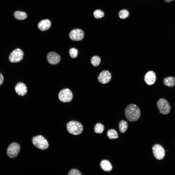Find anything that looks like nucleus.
<instances>
[{
  "label": "nucleus",
  "mask_w": 175,
  "mask_h": 175,
  "mask_svg": "<svg viewBox=\"0 0 175 175\" xmlns=\"http://www.w3.org/2000/svg\"><path fill=\"white\" fill-rule=\"evenodd\" d=\"M124 114L128 120L129 121L134 122L139 119L141 113L140 108L136 105L131 104L125 108Z\"/></svg>",
  "instance_id": "nucleus-1"
},
{
  "label": "nucleus",
  "mask_w": 175,
  "mask_h": 175,
  "mask_svg": "<svg viewBox=\"0 0 175 175\" xmlns=\"http://www.w3.org/2000/svg\"><path fill=\"white\" fill-rule=\"evenodd\" d=\"M68 131L74 135H78L83 131V127L79 122L75 121H71L68 122L66 125Z\"/></svg>",
  "instance_id": "nucleus-2"
},
{
  "label": "nucleus",
  "mask_w": 175,
  "mask_h": 175,
  "mask_svg": "<svg viewBox=\"0 0 175 175\" xmlns=\"http://www.w3.org/2000/svg\"><path fill=\"white\" fill-rule=\"evenodd\" d=\"M32 141L33 144L35 147L41 150H44L49 147L47 140L41 135L33 137Z\"/></svg>",
  "instance_id": "nucleus-3"
},
{
  "label": "nucleus",
  "mask_w": 175,
  "mask_h": 175,
  "mask_svg": "<svg viewBox=\"0 0 175 175\" xmlns=\"http://www.w3.org/2000/svg\"><path fill=\"white\" fill-rule=\"evenodd\" d=\"M157 106L160 113L164 114H167L169 113L171 107L168 101L163 98L159 99L157 102Z\"/></svg>",
  "instance_id": "nucleus-4"
},
{
  "label": "nucleus",
  "mask_w": 175,
  "mask_h": 175,
  "mask_svg": "<svg viewBox=\"0 0 175 175\" xmlns=\"http://www.w3.org/2000/svg\"><path fill=\"white\" fill-rule=\"evenodd\" d=\"M24 53L19 48H16L13 50L10 54L9 57V61L13 63L20 61L23 59Z\"/></svg>",
  "instance_id": "nucleus-5"
},
{
  "label": "nucleus",
  "mask_w": 175,
  "mask_h": 175,
  "mask_svg": "<svg viewBox=\"0 0 175 175\" xmlns=\"http://www.w3.org/2000/svg\"><path fill=\"white\" fill-rule=\"evenodd\" d=\"M20 147L18 143L14 142L11 143L7 149V153L10 158H13L16 157L20 150Z\"/></svg>",
  "instance_id": "nucleus-6"
},
{
  "label": "nucleus",
  "mask_w": 175,
  "mask_h": 175,
  "mask_svg": "<svg viewBox=\"0 0 175 175\" xmlns=\"http://www.w3.org/2000/svg\"><path fill=\"white\" fill-rule=\"evenodd\" d=\"M58 98L59 100L61 102H68L72 100L73 95L69 89L65 88L61 90L59 93Z\"/></svg>",
  "instance_id": "nucleus-7"
},
{
  "label": "nucleus",
  "mask_w": 175,
  "mask_h": 175,
  "mask_svg": "<svg viewBox=\"0 0 175 175\" xmlns=\"http://www.w3.org/2000/svg\"><path fill=\"white\" fill-rule=\"evenodd\" d=\"M154 156L157 159H163L165 156V151L163 148L158 144L154 145L152 147Z\"/></svg>",
  "instance_id": "nucleus-8"
},
{
  "label": "nucleus",
  "mask_w": 175,
  "mask_h": 175,
  "mask_svg": "<svg viewBox=\"0 0 175 175\" xmlns=\"http://www.w3.org/2000/svg\"><path fill=\"white\" fill-rule=\"evenodd\" d=\"M84 33L83 31L79 29L72 30L69 34L70 38L72 40L79 41L82 40L84 37Z\"/></svg>",
  "instance_id": "nucleus-9"
},
{
  "label": "nucleus",
  "mask_w": 175,
  "mask_h": 175,
  "mask_svg": "<svg viewBox=\"0 0 175 175\" xmlns=\"http://www.w3.org/2000/svg\"><path fill=\"white\" fill-rule=\"evenodd\" d=\"M112 77L111 73L108 71L104 70L102 71L97 77L98 81L103 84H105L109 82Z\"/></svg>",
  "instance_id": "nucleus-10"
},
{
  "label": "nucleus",
  "mask_w": 175,
  "mask_h": 175,
  "mask_svg": "<svg viewBox=\"0 0 175 175\" xmlns=\"http://www.w3.org/2000/svg\"><path fill=\"white\" fill-rule=\"evenodd\" d=\"M46 58L48 62L52 65L58 64L61 60L60 56L57 53L53 52L48 53L47 54Z\"/></svg>",
  "instance_id": "nucleus-11"
},
{
  "label": "nucleus",
  "mask_w": 175,
  "mask_h": 175,
  "mask_svg": "<svg viewBox=\"0 0 175 175\" xmlns=\"http://www.w3.org/2000/svg\"><path fill=\"white\" fill-rule=\"evenodd\" d=\"M144 80L146 83L149 85L153 84L156 80V76L155 73L153 71H150L145 74Z\"/></svg>",
  "instance_id": "nucleus-12"
},
{
  "label": "nucleus",
  "mask_w": 175,
  "mask_h": 175,
  "mask_svg": "<svg viewBox=\"0 0 175 175\" xmlns=\"http://www.w3.org/2000/svg\"><path fill=\"white\" fill-rule=\"evenodd\" d=\"M16 93L18 95L23 96L25 95L27 91L26 85L24 83L20 82L17 83L15 88Z\"/></svg>",
  "instance_id": "nucleus-13"
},
{
  "label": "nucleus",
  "mask_w": 175,
  "mask_h": 175,
  "mask_svg": "<svg viewBox=\"0 0 175 175\" xmlns=\"http://www.w3.org/2000/svg\"><path fill=\"white\" fill-rule=\"evenodd\" d=\"M51 23L48 19H44L40 21L38 25V27L41 31H44L48 29L50 27Z\"/></svg>",
  "instance_id": "nucleus-14"
},
{
  "label": "nucleus",
  "mask_w": 175,
  "mask_h": 175,
  "mask_svg": "<svg viewBox=\"0 0 175 175\" xmlns=\"http://www.w3.org/2000/svg\"><path fill=\"white\" fill-rule=\"evenodd\" d=\"M100 165L101 168L105 171L109 172L112 169V167L110 163L107 160H102L101 162Z\"/></svg>",
  "instance_id": "nucleus-15"
},
{
  "label": "nucleus",
  "mask_w": 175,
  "mask_h": 175,
  "mask_svg": "<svg viewBox=\"0 0 175 175\" xmlns=\"http://www.w3.org/2000/svg\"><path fill=\"white\" fill-rule=\"evenodd\" d=\"M163 83L166 86L173 87L175 85V78L172 77L165 78L163 80Z\"/></svg>",
  "instance_id": "nucleus-16"
},
{
  "label": "nucleus",
  "mask_w": 175,
  "mask_h": 175,
  "mask_svg": "<svg viewBox=\"0 0 175 175\" xmlns=\"http://www.w3.org/2000/svg\"><path fill=\"white\" fill-rule=\"evenodd\" d=\"M14 17L19 20H23L26 19L27 17L26 14L24 12L16 11L14 14Z\"/></svg>",
  "instance_id": "nucleus-17"
},
{
  "label": "nucleus",
  "mask_w": 175,
  "mask_h": 175,
  "mask_svg": "<svg viewBox=\"0 0 175 175\" xmlns=\"http://www.w3.org/2000/svg\"><path fill=\"white\" fill-rule=\"evenodd\" d=\"M128 127L127 122L125 120H122L120 121L119 124V128L120 131L123 133L127 131Z\"/></svg>",
  "instance_id": "nucleus-18"
},
{
  "label": "nucleus",
  "mask_w": 175,
  "mask_h": 175,
  "mask_svg": "<svg viewBox=\"0 0 175 175\" xmlns=\"http://www.w3.org/2000/svg\"><path fill=\"white\" fill-rule=\"evenodd\" d=\"M107 135L109 138L111 139H116L119 137L117 131L112 129L109 130L107 131Z\"/></svg>",
  "instance_id": "nucleus-19"
},
{
  "label": "nucleus",
  "mask_w": 175,
  "mask_h": 175,
  "mask_svg": "<svg viewBox=\"0 0 175 175\" xmlns=\"http://www.w3.org/2000/svg\"><path fill=\"white\" fill-rule=\"evenodd\" d=\"M90 61L91 63L93 66L96 67L98 66L100 63L101 59L99 56L95 55L91 58Z\"/></svg>",
  "instance_id": "nucleus-20"
},
{
  "label": "nucleus",
  "mask_w": 175,
  "mask_h": 175,
  "mask_svg": "<svg viewBox=\"0 0 175 175\" xmlns=\"http://www.w3.org/2000/svg\"><path fill=\"white\" fill-rule=\"evenodd\" d=\"M104 125L101 123H96L94 127L95 132L96 133L100 134L104 131Z\"/></svg>",
  "instance_id": "nucleus-21"
},
{
  "label": "nucleus",
  "mask_w": 175,
  "mask_h": 175,
  "mask_svg": "<svg viewBox=\"0 0 175 175\" xmlns=\"http://www.w3.org/2000/svg\"><path fill=\"white\" fill-rule=\"evenodd\" d=\"M118 15L120 18L124 19L128 17L129 15V12L127 10L123 9L119 11Z\"/></svg>",
  "instance_id": "nucleus-22"
},
{
  "label": "nucleus",
  "mask_w": 175,
  "mask_h": 175,
  "mask_svg": "<svg viewBox=\"0 0 175 175\" xmlns=\"http://www.w3.org/2000/svg\"><path fill=\"white\" fill-rule=\"evenodd\" d=\"M94 17L97 19L101 18L104 16V13L103 11L100 9L95 10L93 13Z\"/></svg>",
  "instance_id": "nucleus-23"
},
{
  "label": "nucleus",
  "mask_w": 175,
  "mask_h": 175,
  "mask_svg": "<svg viewBox=\"0 0 175 175\" xmlns=\"http://www.w3.org/2000/svg\"><path fill=\"white\" fill-rule=\"evenodd\" d=\"M69 53L71 57L73 58H76L78 56V50L74 48H71L69 51Z\"/></svg>",
  "instance_id": "nucleus-24"
},
{
  "label": "nucleus",
  "mask_w": 175,
  "mask_h": 175,
  "mask_svg": "<svg viewBox=\"0 0 175 175\" xmlns=\"http://www.w3.org/2000/svg\"><path fill=\"white\" fill-rule=\"evenodd\" d=\"M69 175H81L80 172L78 169H73L71 170L69 172Z\"/></svg>",
  "instance_id": "nucleus-25"
},
{
  "label": "nucleus",
  "mask_w": 175,
  "mask_h": 175,
  "mask_svg": "<svg viewBox=\"0 0 175 175\" xmlns=\"http://www.w3.org/2000/svg\"><path fill=\"white\" fill-rule=\"evenodd\" d=\"M4 81V78L2 74L0 73V86L1 85Z\"/></svg>",
  "instance_id": "nucleus-26"
},
{
  "label": "nucleus",
  "mask_w": 175,
  "mask_h": 175,
  "mask_svg": "<svg viewBox=\"0 0 175 175\" xmlns=\"http://www.w3.org/2000/svg\"><path fill=\"white\" fill-rule=\"evenodd\" d=\"M174 0H164L165 1L166 3H168Z\"/></svg>",
  "instance_id": "nucleus-27"
}]
</instances>
